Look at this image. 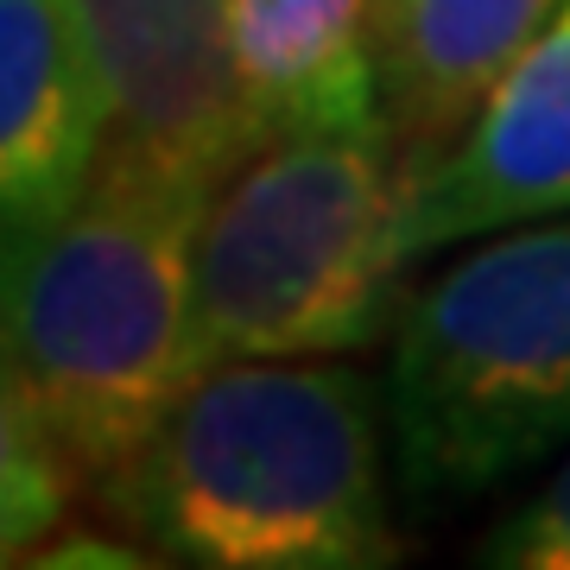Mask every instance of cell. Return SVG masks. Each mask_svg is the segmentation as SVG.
<instances>
[{
    "mask_svg": "<svg viewBox=\"0 0 570 570\" xmlns=\"http://www.w3.org/2000/svg\"><path fill=\"white\" fill-rule=\"evenodd\" d=\"M381 419L362 367L209 362L96 494L178 570H400Z\"/></svg>",
    "mask_w": 570,
    "mask_h": 570,
    "instance_id": "cell-1",
    "label": "cell"
},
{
    "mask_svg": "<svg viewBox=\"0 0 570 570\" xmlns=\"http://www.w3.org/2000/svg\"><path fill=\"white\" fill-rule=\"evenodd\" d=\"M209 197L102 159L58 223L7 242V387L108 482L204 374L190 261Z\"/></svg>",
    "mask_w": 570,
    "mask_h": 570,
    "instance_id": "cell-2",
    "label": "cell"
},
{
    "mask_svg": "<svg viewBox=\"0 0 570 570\" xmlns=\"http://www.w3.org/2000/svg\"><path fill=\"white\" fill-rule=\"evenodd\" d=\"M406 153L387 121L266 140L209 197L190 261L197 355H355L406 311Z\"/></svg>",
    "mask_w": 570,
    "mask_h": 570,
    "instance_id": "cell-3",
    "label": "cell"
},
{
    "mask_svg": "<svg viewBox=\"0 0 570 570\" xmlns=\"http://www.w3.org/2000/svg\"><path fill=\"white\" fill-rule=\"evenodd\" d=\"M387 355L393 463L412 494L494 489L570 444V216L482 235L406 298Z\"/></svg>",
    "mask_w": 570,
    "mask_h": 570,
    "instance_id": "cell-4",
    "label": "cell"
},
{
    "mask_svg": "<svg viewBox=\"0 0 570 570\" xmlns=\"http://www.w3.org/2000/svg\"><path fill=\"white\" fill-rule=\"evenodd\" d=\"M102 77L108 153L216 197L266 146L235 58V0H77Z\"/></svg>",
    "mask_w": 570,
    "mask_h": 570,
    "instance_id": "cell-5",
    "label": "cell"
},
{
    "mask_svg": "<svg viewBox=\"0 0 570 570\" xmlns=\"http://www.w3.org/2000/svg\"><path fill=\"white\" fill-rule=\"evenodd\" d=\"M546 216H570V0H558L475 121L438 159L406 165L400 242L425 261Z\"/></svg>",
    "mask_w": 570,
    "mask_h": 570,
    "instance_id": "cell-6",
    "label": "cell"
},
{
    "mask_svg": "<svg viewBox=\"0 0 570 570\" xmlns=\"http://www.w3.org/2000/svg\"><path fill=\"white\" fill-rule=\"evenodd\" d=\"M108 153L102 77L77 0H0V216L7 242L58 223Z\"/></svg>",
    "mask_w": 570,
    "mask_h": 570,
    "instance_id": "cell-7",
    "label": "cell"
},
{
    "mask_svg": "<svg viewBox=\"0 0 570 570\" xmlns=\"http://www.w3.org/2000/svg\"><path fill=\"white\" fill-rule=\"evenodd\" d=\"M558 0H374V102L406 165L438 159L513 70Z\"/></svg>",
    "mask_w": 570,
    "mask_h": 570,
    "instance_id": "cell-8",
    "label": "cell"
},
{
    "mask_svg": "<svg viewBox=\"0 0 570 570\" xmlns=\"http://www.w3.org/2000/svg\"><path fill=\"white\" fill-rule=\"evenodd\" d=\"M367 20L374 0H235V58L266 140L381 121Z\"/></svg>",
    "mask_w": 570,
    "mask_h": 570,
    "instance_id": "cell-9",
    "label": "cell"
},
{
    "mask_svg": "<svg viewBox=\"0 0 570 570\" xmlns=\"http://www.w3.org/2000/svg\"><path fill=\"white\" fill-rule=\"evenodd\" d=\"M0 475H7L0 546H7V564H20V558L45 551V539L63 527L70 494L82 482L70 450L58 444V431L45 425V412L20 387H7V463H0Z\"/></svg>",
    "mask_w": 570,
    "mask_h": 570,
    "instance_id": "cell-10",
    "label": "cell"
},
{
    "mask_svg": "<svg viewBox=\"0 0 570 570\" xmlns=\"http://www.w3.org/2000/svg\"><path fill=\"white\" fill-rule=\"evenodd\" d=\"M469 570H570V456L475 546Z\"/></svg>",
    "mask_w": 570,
    "mask_h": 570,
    "instance_id": "cell-11",
    "label": "cell"
},
{
    "mask_svg": "<svg viewBox=\"0 0 570 570\" xmlns=\"http://www.w3.org/2000/svg\"><path fill=\"white\" fill-rule=\"evenodd\" d=\"M70 551H77V570H178V564H153V558L115 546V539H89V532H70Z\"/></svg>",
    "mask_w": 570,
    "mask_h": 570,
    "instance_id": "cell-12",
    "label": "cell"
},
{
    "mask_svg": "<svg viewBox=\"0 0 570 570\" xmlns=\"http://www.w3.org/2000/svg\"><path fill=\"white\" fill-rule=\"evenodd\" d=\"M13 570H77V551H70V539H58V546L32 551V558H20Z\"/></svg>",
    "mask_w": 570,
    "mask_h": 570,
    "instance_id": "cell-13",
    "label": "cell"
}]
</instances>
